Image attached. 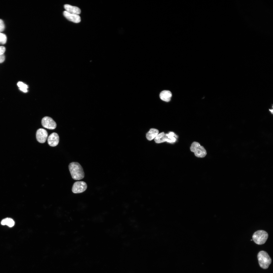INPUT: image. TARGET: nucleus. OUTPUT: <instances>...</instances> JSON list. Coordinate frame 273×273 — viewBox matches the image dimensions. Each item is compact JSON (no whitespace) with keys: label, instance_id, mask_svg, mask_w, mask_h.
<instances>
[{"label":"nucleus","instance_id":"obj_1","mask_svg":"<svg viewBox=\"0 0 273 273\" xmlns=\"http://www.w3.org/2000/svg\"><path fill=\"white\" fill-rule=\"evenodd\" d=\"M69 168L72 177L74 179L79 180L84 177V173L83 168L78 163H71L69 165Z\"/></svg>","mask_w":273,"mask_h":273},{"label":"nucleus","instance_id":"obj_2","mask_svg":"<svg viewBox=\"0 0 273 273\" xmlns=\"http://www.w3.org/2000/svg\"><path fill=\"white\" fill-rule=\"evenodd\" d=\"M257 257L260 266L263 268H267L271 264V258L267 253L264 251L260 252Z\"/></svg>","mask_w":273,"mask_h":273},{"label":"nucleus","instance_id":"obj_3","mask_svg":"<svg viewBox=\"0 0 273 273\" xmlns=\"http://www.w3.org/2000/svg\"><path fill=\"white\" fill-rule=\"evenodd\" d=\"M268 235L265 231L259 230L255 232L253 234L252 238L254 242L258 245L264 244L267 240Z\"/></svg>","mask_w":273,"mask_h":273},{"label":"nucleus","instance_id":"obj_4","mask_svg":"<svg viewBox=\"0 0 273 273\" xmlns=\"http://www.w3.org/2000/svg\"><path fill=\"white\" fill-rule=\"evenodd\" d=\"M191 151L194 152L197 157L203 158L207 154L206 151L204 148L197 142H194L191 145L190 147Z\"/></svg>","mask_w":273,"mask_h":273},{"label":"nucleus","instance_id":"obj_5","mask_svg":"<svg viewBox=\"0 0 273 273\" xmlns=\"http://www.w3.org/2000/svg\"><path fill=\"white\" fill-rule=\"evenodd\" d=\"M87 187V185L85 182L82 181H77L74 184L72 191L74 193H81L84 191Z\"/></svg>","mask_w":273,"mask_h":273},{"label":"nucleus","instance_id":"obj_6","mask_svg":"<svg viewBox=\"0 0 273 273\" xmlns=\"http://www.w3.org/2000/svg\"><path fill=\"white\" fill-rule=\"evenodd\" d=\"M41 122L43 127L49 129H54L56 127V124L55 122L52 118L49 117H43L42 119Z\"/></svg>","mask_w":273,"mask_h":273},{"label":"nucleus","instance_id":"obj_7","mask_svg":"<svg viewBox=\"0 0 273 273\" xmlns=\"http://www.w3.org/2000/svg\"><path fill=\"white\" fill-rule=\"evenodd\" d=\"M48 136V133L47 131L44 129L40 128L38 129L36 134V138L37 140L41 143H44L45 142Z\"/></svg>","mask_w":273,"mask_h":273},{"label":"nucleus","instance_id":"obj_8","mask_svg":"<svg viewBox=\"0 0 273 273\" xmlns=\"http://www.w3.org/2000/svg\"><path fill=\"white\" fill-rule=\"evenodd\" d=\"M59 138L58 134L55 132L51 133L49 136L48 142L49 145L51 146L54 147L58 144Z\"/></svg>","mask_w":273,"mask_h":273},{"label":"nucleus","instance_id":"obj_9","mask_svg":"<svg viewBox=\"0 0 273 273\" xmlns=\"http://www.w3.org/2000/svg\"><path fill=\"white\" fill-rule=\"evenodd\" d=\"M64 16L69 20L75 23H78L81 21V18L78 15L69 13L66 11L63 12Z\"/></svg>","mask_w":273,"mask_h":273},{"label":"nucleus","instance_id":"obj_10","mask_svg":"<svg viewBox=\"0 0 273 273\" xmlns=\"http://www.w3.org/2000/svg\"><path fill=\"white\" fill-rule=\"evenodd\" d=\"M64 7L66 11L71 14L78 15L81 12L80 9L76 6L66 4L64 5Z\"/></svg>","mask_w":273,"mask_h":273},{"label":"nucleus","instance_id":"obj_11","mask_svg":"<svg viewBox=\"0 0 273 273\" xmlns=\"http://www.w3.org/2000/svg\"><path fill=\"white\" fill-rule=\"evenodd\" d=\"M172 96L171 92L169 90H164L162 91L160 93V99L162 100L168 102L169 101Z\"/></svg>","mask_w":273,"mask_h":273},{"label":"nucleus","instance_id":"obj_12","mask_svg":"<svg viewBox=\"0 0 273 273\" xmlns=\"http://www.w3.org/2000/svg\"><path fill=\"white\" fill-rule=\"evenodd\" d=\"M158 130L156 129H151L146 134V137L149 141H151L155 138L158 134Z\"/></svg>","mask_w":273,"mask_h":273},{"label":"nucleus","instance_id":"obj_13","mask_svg":"<svg viewBox=\"0 0 273 273\" xmlns=\"http://www.w3.org/2000/svg\"><path fill=\"white\" fill-rule=\"evenodd\" d=\"M166 142L170 143L175 142L177 140L178 136L173 132H170L169 133L165 134Z\"/></svg>","mask_w":273,"mask_h":273},{"label":"nucleus","instance_id":"obj_14","mask_svg":"<svg viewBox=\"0 0 273 273\" xmlns=\"http://www.w3.org/2000/svg\"><path fill=\"white\" fill-rule=\"evenodd\" d=\"M1 224L3 225H7L11 228L14 225L15 222L12 218H6L2 220Z\"/></svg>","mask_w":273,"mask_h":273},{"label":"nucleus","instance_id":"obj_15","mask_svg":"<svg viewBox=\"0 0 273 273\" xmlns=\"http://www.w3.org/2000/svg\"><path fill=\"white\" fill-rule=\"evenodd\" d=\"M165 134L163 132L158 134L155 138L154 141L156 143H160L166 142Z\"/></svg>","mask_w":273,"mask_h":273},{"label":"nucleus","instance_id":"obj_16","mask_svg":"<svg viewBox=\"0 0 273 273\" xmlns=\"http://www.w3.org/2000/svg\"><path fill=\"white\" fill-rule=\"evenodd\" d=\"M17 85L21 90L24 92H27V88L28 87L26 84H24L22 82H19L17 83Z\"/></svg>","mask_w":273,"mask_h":273},{"label":"nucleus","instance_id":"obj_17","mask_svg":"<svg viewBox=\"0 0 273 273\" xmlns=\"http://www.w3.org/2000/svg\"><path fill=\"white\" fill-rule=\"evenodd\" d=\"M7 37L5 34L0 32V43L2 44L6 43L7 41Z\"/></svg>","mask_w":273,"mask_h":273},{"label":"nucleus","instance_id":"obj_18","mask_svg":"<svg viewBox=\"0 0 273 273\" xmlns=\"http://www.w3.org/2000/svg\"><path fill=\"white\" fill-rule=\"evenodd\" d=\"M5 28V26L3 21L0 19V32L3 31Z\"/></svg>","mask_w":273,"mask_h":273},{"label":"nucleus","instance_id":"obj_19","mask_svg":"<svg viewBox=\"0 0 273 273\" xmlns=\"http://www.w3.org/2000/svg\"><path fill=\"white\" fill-rule=\"evenodd\" d=\"M5 48L3 46H0V55L3 54L5 51Z\"/></svg>","mask_w":273,"mask_h":273},{"label":"nucleus","instance_id":"obj_20","mask_svg":"<svg viewBox=\"0 0 273 273\" xmlns=\"http://www.w3.org/2000/svg\"><path fill=\"white\" fill-rule=\"evenodd\" d=\"M5 59V56L4 54L0 55V63L3 62Z\"/></svg>","mask_w":273,"mask_h":273}]
</instances>
